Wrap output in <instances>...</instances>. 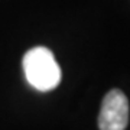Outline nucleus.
<instances>
[{"instance_id": "f257e3e1", "label": "nucleus", "mask_w": 130, "mask_h": 130, "mask_svg": "<svg viewBox=\"0 0 130 130\" xmlns=\"http://www.w3.org/2000/svg\"><path fill=\"white\" fill-rule=\"evenodd\" d=\"M25 77L35 90L46 93L61 83V67L48 48L35 46L25 54L22 59Z\"/></svg>"}, {"instance_id": "f03ea898", "label": "nucleus", "mask_w": 130, "mask_h": 130, "mask_svg": "<svg viewBox=\"0 0 130 130\" xmlns=\"http://www.w3.org/2000/svg\"><path fill=\"white\" fill-rule=\"evenodd\" d=\"M129 124V100L121 90H111L104 95L98 114L100 130H124Z\"/></svg>"}]
</instances>
